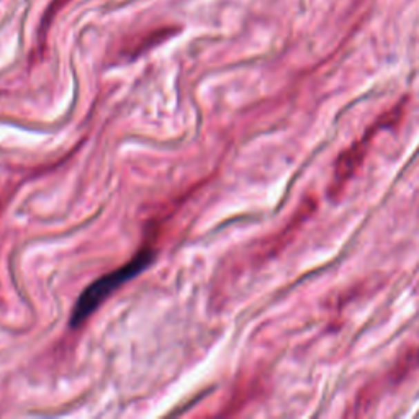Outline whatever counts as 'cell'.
Returning a JSON list of instances; mask_svg holds the SVG:
<instances>
[{
  "instance_id": "obj_1",
  "label": "cell",
  "mask_w": 419,
  "mask_h": 419,
  "mask_svg": "<svg viewBox=\"0 0 419 419\" xmlns=\"http://www.w3.org/2000/svg\"><path fill=\"white\" fill-rule=\"evenodd\" d=\"M154 259V251L146 249L141 251L135 255L131 261H128L125 266L115 269V271L105 273V275L97 279L94 284H90L79 297L76 306H74L72 315H70V328L77 329L79 326L86 323L89 318L94 315V311L112 295L118 286L126 284L133 277L138 275L146 269Z\"/></svg>"
},
{
  "instance_id": "obj_2",
  "label": "cell",
  "mask_w": 419,
  "mask_h": 419,
  "mask_svg": "<svg viewBox=\"0 0 419 419\" xmlns=\"http://www.w3.org/2000/svg\"><path fill=\"white\" fill-rule=\"evenodd\" d=\"M405 113V104L401 102L396 105L395 108H391L390 112L383 113L372 126L369 128V131L365 133L359 141H355L351 148H347L346 151L339 154L336 164H334V174L333 180L329 185V195L331 198H339L342 195L344 188L347 187V184L351 182V179L357 174V170L360 169V166L364 164L365 157L370 146H372V141L377 133L383 128L395 126Z\"/></svg>"
}]
</instances>
